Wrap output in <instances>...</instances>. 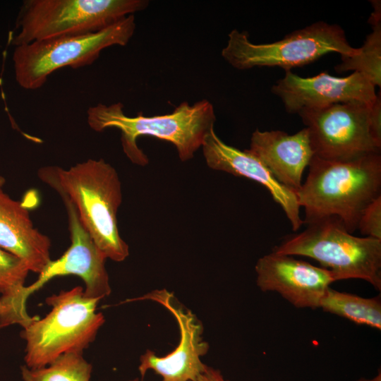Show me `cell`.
<instances>
[{"instance_id":"1","label":"cell","mask_w":381,"mask_h":381,"mask_svg":"<svg viewBox=\"0 0 381 381\" xmlns=\"http://www.w3.org/2000/svg\"><path fill=\"white\" fill-rule=\"evenodd\" d=\"M39 179L71 201L94 243L106 258L122 262L129 247L121 238L117 222L122 202L121 183L116 169L104 159H89L68 169L47 166Z\"/></svg>"},{"instance_id":"11","label":"cell","mask_w":381,"mask_h":381,"mask_svg":"<svg viewBox=\"0 0 381 381\" xmlns=\"http://www.w3.org/2000/svg\"><path fill=\"white\" fill-rule=\"evenodd\" d=\"M271 90L281 99L286 111L292 114L337 103L370 104L377 97L375 86L365 75L356 71L344 78L331 75L327 71L303 78L287 71Z\"/></svg>"},{"instance_id":"10","label":"cell","mask_w":381,"mask_h":381,"mask_svg":"<svg viewBox=\"0 0 381 381\" xmlns=\"http://www.w3.org/2000/svg\"><path fill=\"white\" fill-rule=\"evenodd\" d=\"M150 300L165 308L176 319L180 333L177 346L171 352L158 356L147 350L140 357L138 370L140 380L149 370L159 375L162 381H193L207 366L202 357L209 351V344L203 339V327L190 310L179 305L174 294L166 289H157L130 301Z\"/></svg>"},{"instance_id":"22","label":"cell","mask_w":381,"mask_h":381,"mask_svg":"<svg viewBox=\"0 0 381 381\" xmlns=\"http://www.w3.org/2000/svg\"><path fill=\"white\" fill-rule=\"evenodd\" d=\"M369 125L372 135L376 143L381 146V94H377L371 104L369 111Z\"/></svg>"},{"instance_id":"18","label":"cell","mask_w":381,"mask_h":381,"mask_svg":"<svg viewBox=\"0 0 381 381\" xmlns=\"http://www.w3.org/2000/svg\"><path fill=\"white\" fill-rule=\"evenodd\" d=\"M373 12L368 22L372 32L368 34L358 53L341 57L335 66L338 73L353 71L365 75L375 86L381 87V6L380 1H373Z\"/></svg>"},{"instance_id":"12","label":"cell","mask_w":381,"mask_h":381,"mask_svg":"<svg viewBox=\"0 0 381 381\" xmlns=\"http://www.w3.org/2000/svg\"><path fill=\"white\" fill-rule=\"evenodd\" d=\"M61 199L67 212L71 245L59 258L51 261L33 284L25 287V296L28 298L54 277L75 275L84 282L85 296L100 301L111 291L105 267L107 259L83 225L73 204Z\"/></svg>"},{"instance_id":"23","label":"cell","mask_w":381,"mask_h":381,"mask_svg":"<svg viewBox=\"0 0 381 381\" xmlns=\"http://www.w3.org/2000/svg\"><path fill=\"white\" fill-rule=\"evenodd\" d=\"M193 381H229L225 379L220 370L210 366H207L205 370Z\"/></svg>"},{"instance_id":"9","label":"cell","mask_w":381,"mask_h":381,"mask_svg":"<svg viewBox=\"0 0 381 381\" xmlns=\"http://www.w3.org/2000/svg\"><path fill=\"white\" fill-rule=\"evenodd\" d=\"M370 104L337 103L306 109L298 114L309 131L314 155L327 160H351L380 152L369 125Z\"/></svg>"},{"instance_id":"7","label":"cell","mask_w":381,"mask_h":381,"mask_svg":"<svg viewBox=\"0 0 381 381\" xmlns=\"http://www.w3.org/2000/svg\"><path fill=\"white\" fill-rule=\"evenodd\" d=\"M358 51L359 48L349 44L339 25L318 21L270 43H253L246 32L233 30L221 54L238 70L278 66L287 71L313 63L329 52L348 57Z\"/></svg>"},{"instance_id":"17","label":"cell","mask_w":381,"mask_h":381,"mask_svg":"<svg viewBox=\"0 0 381 381\" xmlns=\"http://www.w3.org/2000/svg\"><path fill=\"white\" fill-rule=\"evenodd\" d=\"M323 311L346 318L357 325L381 329L380 296L364 298L337 291L330 286L320 303Z\"/></svg>"},{"instance_id":"16","label":"cell","mask_w":381,"mask_h":381,"mask_svg":"<svg viewBox=\"0 0 381 381\" xmlns=\"http://www.w3.org/2000/svg\"><path fill=\"white\" fill-rule=\"evenodd\" d=\"M0 248L40 274L52 260L49 238L34 227L28 207L0 191Z\"/></svg>"},{"instance_id":"6","label":"cell","mask_w":381,"mask_h":381,"mask_svg":"<svg viewBox=\"0 0 381 381\" xmlns=\"http://www.w3.org/2000/svg\"><path fill=\"white\" fill-rule=\"evenodd\" d=\"M147 0H25L17 19L14 46L95 32L145 9Z\"/></svg>"},{"instance_id":"2","label":"cell","mask_w":381,"mask_h":381,"mask_svg":"<svg viewBox=\"0 0 381 381\" xmlns=\"http://www.w3.org/2000/svg\"><path fill=\"white\" fill-rule=\"evenodd\" d=\"M306 180L295 193L307 224L336 217L351 234L366 206L381 195L380 152L334 161L314 155Z\"/></svg>"},{"instance_id":"14","label":"cell","mask_w":381,"mask_h":381,"mask_svg":"<svg viewBox=\"0 0 381 381\" xmlns=\"http://www.w3.org/2000/svg\"><path fill=\"white\" fill-rule=\"evenodd\" d=\"M201 147L209 168L242 176L263 186L283 210L292 229L296 231L301 227L303 220L295 193L280 183L257 157L247 150L242 151L226 144L214 128L206 135Z\"/></svg>"},{"instance_id":"21","label":"cell","mask_w":381,"mask_h":381,"mask_svg":"<svg viewBox=\"0 0 381 381\" xmlns=\"http://www.w3.org/2000/svg\"><path fill=\"white\" fill-rule=\"evenodd\" d=\"M358 229L365 236L381 240V195L364 209L358 222Z\"/></svg>"},{"instance_id":"13","label":"cell","mask_w":381,"mask_h":381,"mask_svg":"<svg viewBox=\"0 0 381 381\" xmlns=\"http://www.w3.org/2000/svg\"><path fill=\"white\" fill-rule=\"evenodd\" d=\"M256 284L264 292H277L298 308H319L333 273L292 255L272 252L260 258L255 266Z\"/></svg>"},{"instance_id":"8","label":"cell","mask_w":381,"mask_h":381,"mask_svg":"<svg viewBox=\"0 0 381 381\" xmlns=\"http://www.w3.org/2000/svg\"><path fill=\"white\" fill-rule=\"evenodd\" d=\"M135 30V16L130 15L97 32L17 46L12 56L16 80L25 90L39 89L56 71L90 65L103 49L127 44Z\"/></svg>"},{"instance_id":"15","label":"cell","mask_w":381,"mask_h":381,"mask_svg":"<svg viewBox=\"0 0 381 381\" xmlns=\"http://www.w3.org/2000/svg\"><path fill=\"white\" fill-rule=\"evenodd\" d=\"M247 150L260 160L280 183L294 193L301 188L303 171L314 156L306 127L293 135L282 131L256 129Z\"/></svg>"},{"instance_id":"19","label":"cell","mask_w":381,"mask_h":381,"mask_svg":"<svg viewBox=\"0 0 381 381\" xmlns=\"http://www.w3.org/2000/svg\"><path fill=\"white\" fill-rule=\"evenodd\" d=\"M20 369L23 381H90L92 366L83 353H67L44 368Z\"/></svg>"},{"instance_id":"20","label":"cell","mask_w":381,"mask_h":381,"mask_svg":"<svg viewBox=\"0 0 381 381\" xmlns=\"http://www.w3.org/2000/svg\"><path fill=\"white\" fill-rule=\"evenodd\" d=\"M29 272L23 261L0 248V300L26 307L24 283Z\"/></svg>"},{"instance_id":"25","label":"cell","mask_w":381,"mask_h":381,"mask_svg":"<svg viewBox=\"0 0 381 381\" xmlns=\"http://www.w3.org/2000/svg\"><path fill=\"white\" fill-rule=\"evenodd\" d=\"M5 183V179L0 176V191L3 190V186Z\"/></svg>"},{"instance_id":"5","label":"cell","mask_w":381,"mask_h":381,"mask_svg":"<svg viewBox=\"0 0 381 381\" xmlns=\"http://www.w3.org/2000/svg\"><path fill=\"white\" fill-rule=\"evenodd\" d=\"M273 252L310 258L330 270L336 281L359 279L381 290V240L353 236L336 217L307 224Z\"/></svg>"},{"instance_id":"3","label":"cell","mask_w":381,"mask_h":381,"mask_svg":"<svg viewBox=\"0 0 381 381\" xmlns=\"http://www.w3.org/2000/svg\"><path fill=\"white\" fill-rule=\"evenodd\" d=\"M87 121L90 128L97 132L110 128L119 129L126 157L133 164L145 166L149 160L137 145L139 137L148 135L169 142L175 146L181 161L186 162L193 157L214 128L216 116L213 104L207 99L193 104L183 102L170 114L151 116L141 114L127 116L123 104L117 102L109 105L99 103L89 107Z\"/></svg>"},{"instance_id":"26","label":"cell","mask_w":381,"mask_h":381,"mask_svg":"<svg viewBox=\"0 0 381 381\" xmlns=\"http://www.w3.org/2000/svg\"><path fill=\"white\" fill-rule=\"evenodd\" d=\"M128 381H143V380H141L140 378H135V379L130 380H128Z\"/></svg>"},{"instance_id":"24","label":"cell","mask_w":381,"mask_h":381,"mask_svg":"<svg viewBox=\"0 0 381 381\" xmlns=\"http://www.w3.org/2000/svg\"><path fill=\"white\" fill-rule=\"evenodd\" d=\"M355 381H381V372L380 370H379V373L373 377H371V378L361 377Z\"/></svg>"},{"instance_id":"4","label":"cell","mask_w":381,"mask_h":381,"mask_svg":"<svg viewBox=\"0 0 381 381\" xmlns=\"http://www.w3.org/2000/svg\"><path fill=\"white\" fill-rule=\"evenodd\" d=\"M99 302L80 286L47 297L49 313L42 319L34 317L20 333L26 344L25 366L38 369L64 353H83L105 322L96 310Z\"/></svg>"}]
</instances>
